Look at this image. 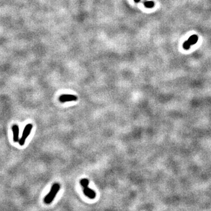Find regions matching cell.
<instances>
[{
  "label": "cell",
  "instance_id": "6",
  "mask_svg": "<svg viewBox=\"0 0 211 211\" xmlns=\"http://www.w3.org/2000/svg\"><path fill=\"white\" fill-rule=\"evenodd\" d=\"M12 130L13 133V140L15 142H18L19 141V127L18 125H13L12 127Z\"/></svg>",
  "mask_w": 211,
  "mask_h": 211
},
{
  "label": "cell",
  "instance_id": "2",
  "mask_svg": "<svg viewBox=\"0 0 211 211\" xmlns=\"http://www.w3.org/2000/svg\"><path fill=\"white\" fill-rule=\"evenodd\" d=\"M80 183L83 187V190H84V193L86 197H88L89 198L93 199H95L96 196V194L95 191L93 189H90L89 188L88 185L89 184V181L87 178H83L80 181Z\"/></svg>",
  "mask_w": 211,
  "mask_h": 211
},
{
  "label": "cell",
  "instance_id": "5",
  "mask_svg": "<svg viewBox=\"0 0 211 211\" xmlns=\"http://www.w3.org/2000/svg\"><path fill=\"white\" fill-rule=\"evenodd\" d=\"M198 38L197 37V35H193V36H191L188 41H186V42L184 43L183 44V48L185 49H188L189 48L190 46L191 45H193V44H195L196 42L198 41Z\"/></svg>",
  "mask_w": 211,
  "mask_h": 211
},
{
  "label": "cell",
  "instance_id": "7",
  "mask_svg": "<svg viewBox=\"0 0 211 211\" xmlns=\"http://www.w3.org/2000/svg\"><path fill=\"white\" fill-rule=\"evenodd\" d=\"M144 5L148 8H151L154 6V3L153 1H146L144 2Z\"/></svg>",
  "mask_w": 211,
  "mask_h": 211
},
{
  "label": "cell",
  "instance_id": "1",
  "mask_svg": "<svg viewBox=\"0 0 211 211\" xmlns=\"http://www.w3.org/2000/svg\"><path fill=\"white\" fill-rule=\"evenodd\" d=\"M60 188V184H59V183H55L52 185V188H51V189L49 192L48 193V194L46 197H45V198H44V199H43L44 202H45L46 204H51L52 202V201H54V199H55V198L56 197L57 194L58 193V192H59Z\"/></svg>",
  "mask_w": 211,
  "mask_h": 211
},
{
  "label": "cell",
  "instance_id": "4",
  "mask_svg": "<svg viewBox=\"0 0 211 211\" xmlns=\"http://www.w3.org/2000/svg\"><path fill=\"white\" fill-rule=\"evenodd\" d=\"M59 101L61 103H65L68 101H75L78 100V97L73 95H62L59 98Z\"/></svg>",
  "mask_w": 211,
  "mask_h": 211
},
{
  "label": "cell",
  "instance_id": "3",
  "mask_svg": "<svg viewBox=\"0 0 211 211\" xmlns=\"http://www.w3.org/2000/svg\"><path fill=\"white\" fill-rule=\"evenodd\" d=\"M32 127H33V126L31 124H28L25 126L24 131H23L22 137H21V138L19 140V141H18V143H19V144L20 145H24L26 139H27V137L29 136V134H30V133L31 132Z\"/></svg>",
  "mask_w": 211,
  "mask_h": 211
},
{
  "label": "cell",
  "instance_id": "8",
  "mask_svg": "<svg viewBox=\"0 0 211 211\" xmlns=\"http://www.w3.org/2000/svg\"><path fill=\"white\" fill-rule=\"evenodd\" d=\"M134 2H139L140 0H134Z\"/></svg>",
  "mask_w": 211,
  "mask_h": 211
}]
</instances>
